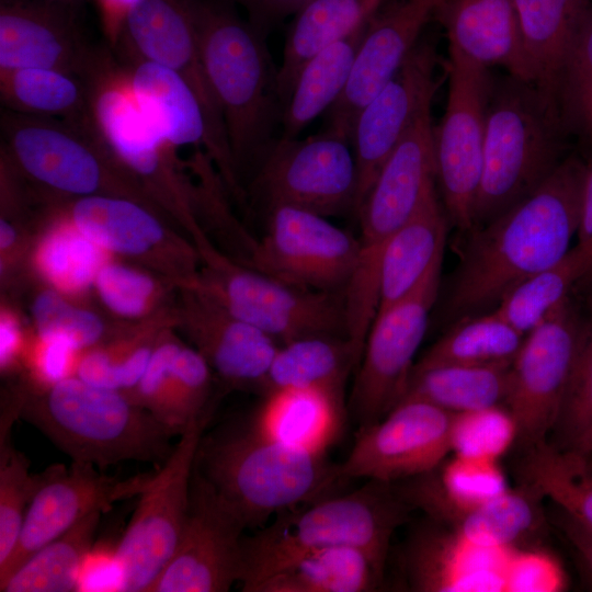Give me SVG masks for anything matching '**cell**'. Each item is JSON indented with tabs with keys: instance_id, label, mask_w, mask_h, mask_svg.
I'll return each instance as SVG.
<instances>
[{
	"instance_id": "6da1fadb",
	"label": "cell",
	"mask_w": 592,
	"mask_h": 592,
	"mask_svg": "<svg viewBox=\"0 0 592 592\" xmlns=\"http://www.w3.org/2000/svg\"><path fill=\"white\" fill-rule=\"evenodd\" d=\"M585 167L563 159L532 193L466 235L451 278L446 317L492 310L526 277L563 258L577 235Z\"/></svg>"
},
{
	"instance_id": "7a4b0ae2",
	"label": "cell",
	"mask_w": 592,
	"mask_h": 592,
	"mask_svg": "<svg viewBox=\"0 0 592 592\" xmlns=\"http://www.w3.org/2000/svg\"><path fill=\"white\" fill-rule=\"evenodd\" d=\"M196 37L221 110L235 168L260 162L275 140L283 104L266 36L227 0H192Z\"/></svg>"
},
{
	"instance_id": "3957f363",
	"label": "cell",
	"mask_w": 592,
	"mask_h": 592,
	"mask_svg": "<svg viewBox=\"0 0 592 592\" xmlns=\"http://www.w3.org/2000/svg\"><path fill=\"white\" fill-rule=\"evenodd\" d=\"M195 465L247 528L322 499L343 480L327 453L280 443L251 424L203 435Z\"/></svg>"
},
{
	"instance_id": "277c9868",
	"label": "cell",
	"mask_w": 592,
	"mask_h": 592,
	"mask_svg": "<svg viewBox=\"0 0 592 592\" xmlns=\"http://www.w3.org/2000/svg\"><path fill=\"white\" fill-rule=\"evenodd\" d=\"M410 510L394 483L367 480L352 492L282 512L243 537L242 591L253 592L295 559L329 547L361 548L385 567L391 536Z\"/></svg>"
},
{
	"instance_id": "5b68a950",
	"label": "cell",
	"mask_w": 592,
	"mask_h": 592,
	"mask_svg": "<svg viewBox=\"0 0 592 592\" xmlns=\"http://www.w3.org/2000/svg\"><path fill=\"white\" fill-rule=\"evenodd\" d=\"M20 419L72 462L100 470L127 460L162 465L178 435L123 392L77 376L52 384L41 396L22 397Z\"/></svg>"
},
{
	"instance_id": "8992f818",
	"label": "cell",
	"mask_w": 592,
	"mask_h": 592,
	"mask_svg": "<svg viewBox=\"0 0 592 592\" xmlns=\"http://www.w3.org/2000/svg\"><path fill=\"white\" fill-rule=\"evenodd\" d=\"M563 138L553 103L533 83L509 73L493 79L474 228L498 217L543 183L563 160Z\"/></svg>"
},
{
	"instance_id": "52a82bcc",
	"label": "cell",
	"mask_w": 592,
	"mask_h": 592,
	"mask_svg": "<svg viewBox=\"0 0 592 592\" xmlns=\"http://www.w3.org/2000/svg\"><path fill=\"white\" fill-rule=\"evenodd\" d=\"M0 130L2 157L52 191L78 197L138 196L139 191L99 137L91 118L77 123L3 109Z\"/></svg>"
},
{
	"instance_id": "ba28073f",
	"label": "cell",
	"mask_w": 592,
	"mask_h": 592,
	"mask_svg": "<svg viewBox=\"0 0 592 592\" xmlns=\"http://www.w3.org/2000/svg\"><path fill=\"white\" fill-rule=\"evenodd\" d=\"M428 100L389 155L356 215L361 234L358 262L345 289L348 301L358 308L377 304L383 250L435 191V158Z\"/></svg>"
},
{
	"instance_id": "9c48e42d",
	"label": "cell",
	"mask_w": 592,
	"mask_h": 592,
	"mask_svg": "<svg viewBox=\"0 0 592 592\" xmlns=\"http://www.w3.org/2000/svg\"><path fill=\"white\" fill-rule=\"evenodd\" d=\"M212 414L210 408L191 421L138 497L115 550L119 591L149 592L172 558L187 516L197 449Z\"/></svg>"
},
{
	"instance_id": "30bf717a",
	"label": "cell",
	"mask_w": 592,
	"mask_h": 592,
	"mask_svg": "<svg viewBox=\"0 0 592 592\" xmlns=\"http://www.w3.org/2000/svg\"><path fill=\"white\" fill-rule=\"evenodd\" d=\"M448 50L447 100L433 129L435 173L447 218L465 235L474 228L493 79L489 68Z\"/></svg>"
},
{
	"instance_id": "8fae6325",
	"label": "cell",
	"mask_w": 592,
	"mask_h": 592,
	"mask_svg": "<svg viewBox=\"0 0 592 592\" xmlns=\"http://www.w3.org/2000/svg\"><path fill=\"white\" fill-rule=\"evenodd\" d=\"M443 255L406 296L377 311L368 330L350 407L365 426L383 419L405 397L414 356L426 332L441 283Z\"/></svg>"
},
{
	"instance_id": "7c38bea8",
	"label": "cell",
	"mask_w": 592,
	"mask_h": 592,
	"mask_svg": "<svg viewBox=\"0 0 592 592\" xmlns=\"http://www.w3.org/2000/svg\"><path fill=\"white\" fill-rule=\"evenodd\" d=\"M257 192L269 208L289 205L325 217L355 213L357 168L350 139L323 130L275 139L260 162Z\"/></svg>"
},
{
	"instance_id": "4fadbf2b",
	"label": "cell",
	"mask_w": 592,
	"mask_h": 592,
	"mask_svg": "<svg viewBox=\"0 0 592 592\" xmlns=\"http://www.w3.org/2000/svg\"><path fill=\"white\" fill-rule=\"evenodd\" d=\"M582 315L571 297L525 335L508 375L502 407L525 448L549 441L563 401Z\"/></svg>"
},
{
	"instance_id": "5bb4252c",
	"label": "cell",
	"mask_w": 592,
	"mask_h": 592,
	"mask_svg": "<svg viewBox=\"0 0 592 592\" xmlns=\"http://www.w3.org/2000/svg\"><path fill=\"white\" fill-rule=\"evenodd\" d=\"M267 230L254 244V269L285 284L344 294L358 262L360 242L317 213L269 208Z\"/></svg>"
},
{
	"instance_id": "9a60e30c",
	"label": "cell",
	"mask_w": 592,
	"mask_h": 592,
	"mask_svg": "<svg viewBox=\"0 0 592 592\" xmlns=\"http://www.w3.org/2000/svg\"><path fill=\"white\" fill-rule=\"evenodd\" d=\"M203 289L280 344L310 335L349 337L342 293L295 287L224 262L216 264Z\"/></svg>"
},
{
	"instance_id": "2e32d148",
	"label": "cell",
	"mask_w": 592,
	"mask_h": 592,
	"mask_svg": "<svg viewBox=\"0 0 592 592\" xmlns=\"http://www.w3.org/2000/svg\"><path fill=\"white\" fill-rule=\"evenodd\" d=\"M246 525L194 464L186 521L149 592H226L240 582Z\"/></svg>"
},
{
	"instance_id": "e0dca14e",
	"label": "cell",
	"mask_w": 592,
	"mask_h": 592,
	"mask_svg": "<svg viewBox=\"0 0 592 592\" xmlns=\"http://www.w3.org/2000/svg\"><path fill=\"white\" fill-rule=\"evenodd\" d=\"M453 417L423 400H401L379 421L358 428L340 464L342 479L394 483L434 469L453 452Z\"/></svg>"
},
{
	"instance_id": "ac0fdd59",
	"label": "cell",
	"mask_w": 592,
	"mask_h": 592,
	"mask_svg": "<svg viewBox=\"0 0 592 592\" xmlns=\"http://www.w3.org/2000/svg\"><path fill=\"white\" fill-rule=\"evenodd\" d=\"M115 47L163 65L185 80L206 115L212 141L209 156L235 185L236 168L221 110L201 58L192 0H141L128 15Z\"/></svg>"
},
{
	"instance_id": "d6986e66",
	"label": "cell",
	"mask_w": 592,
	"mask_h": 592,
	"mask_svg": "<svg viewBox=\"0 0 592 592\" xmlns=\"http://www.w3.org/2000/svg\"><path fill=\"white\" fill-rule=\"evenodd\" d=\"M47 469V478L27 508L15 549L0 570V579L90 514L104 513L118 501L139 497L155 474L124 479L79 462H72L69 468L56 464Z\"/></svg>"
},
{
	"instance_id": "ffe728a7",
	"label": "cell",
	"mask_w": 592,
	"mask_h": 592,
	"mask_svg": "<svg viewBox=\"0 0 592 592\" xmlns=\"http://www.w3.org/2000/svg\"><path fill=\"white\" fill-rule=\"evenodd\" d=\"M445 0H398L367 22L345 88L327 111L328 132L351 141L362 109L395 77Z\"/></svg>"
},
{
	"instance_id": "44dd1931",
	"label": "cell",
	"mask_w": 592,
	"mask_h": 592,
	"mask_svg": "<svg viewBox=\"0 0 592 592\" xmlns=\"http://www.w3.org/2000/svg\"><path fill=\"white\" fill-rule=\"evenodd\" d=\"M435 65L433 47L418 44L395 77L357 115L351 136L357 168L355 214L422 105L433 99Z\"/></svg>"
},
{
	"instance_id": "7402d4cb",
	"label": "cell",
	"mask_w": 592,
	"mask_h": 592,
	"mask_svg": "<svg viewBox=\"0 0 592 592\" xmlns=\"http://www.w3.org/2000/svg\"><path fill=\"white\" fill-rule=\"evenodd\" d=\"M75 10L46 0L0 1V71L52 68L86 77L95 54Z\"/></svg>"
},
{
	"instance_id": "603a6c76",
	"label": "cell",
	"mask_w": 592,
	"mask_h": 592,
	"mask_svg": "<svg viewBox=\"0 0 592 592\" xmlns=\"http://www.w3.org/2000/svg\"><path fill=\"white\" fill-rule=\"evenodd\" d=\"M190 314L197 351L209 366L232 387L263 394L280 343L232 316L203 289L193 301Z\"/></svg>"
},
{
	"instance_id": "cb8c5ba5",
	"label": "cell",
	"mask_w": 592,
	"mask_h": 592,
	"mask_svg": "<svg viewBox=\"0 0 592 592\" xmlns=\"http://www.w3.org/2000/svg\"><path fill=\"white\" fill-rule=\"evenodd\" d=\"M119 61L141 112L173 147L212 141L204 110L185 80L170 68L122 48H111Z\"/></svg>"
},
{
	"instance_id": "d4e9b609",
	"label": "cell",
	"mask_w": 592,
	"mask_h": 592,
	"mask_svg": "<svg viewBox=\"0 0 592 592\" xmlns=\"http://www.w3.org/2000/svg\"><path fill=\"white\" fill-rule=\"evenodd\" d=\"M437 13L448 47L530 82L514 0H445Z\"/></svg>"
},
{
	"instance_id": "484cf974",
	"label": "cell",
	"mask_w": 592,
	"mask_h": 592,
	"mask_svg": "<svg viewBox=\"0 0 592 592\" xmlns=\"http://www.w3.org/2000/svg\"><path fill=\"white\" fill-rule=\"evenodd\" d=\"M343 418V400L325 390L282 388L264 395L251 425L288 446L327 453L339 439Z\"/></svg>"
},
{
	"instance_id": "4316f807",
	"label": "cell",
	"mask_w": 592,
	"mask_h": 592,
	"mask_svg": "<svg viewBox=\"0 0 592 592\" xmlns=\"http://www.w3.org/2000/svg\"><path fill=\"white\" fill-rule=\"evenodd\" d=\"M447 215L436 192L386 242L379 271L378 310L410 293L444 254Z\"/></svg>"
},
{
	"instance_id": "83f0119b",
	"label": "cell",
	"mask_w": 592,
	"mask_h": 592,
	"mask_svg": "<svg viewBox=\"0 0 592 592\" xmlns=\"http://www.w3.org/2000/svg\"><path fill=\"white\" fill-rule=\"evenodd\" d=\"M528 81L554 105L556 81L591 0H514Z\"/></svg>"
},
{
	"instance_id": "f1b7e54d",
	"label": "cell",
	"mask_w": 592,
	"mask_h": 592,
	"mask_svg": "<svg viewBox=\"0 0 592 592\" xmlns=\"http://www.w3.org/2000/svg\"><path fill=\"white\" fill-rule=\"evenodd\" d=\"M388 0H315L300 10L285 36L277 91L286 105L304 65L320 49L366 25Z\"/></svg>"
},
{
	"instance_id": "f546056e",
	"label": "cell",
	"mask_w": 592,
	"mask_h": 592,
	"mask_svg": "<svg viewBox=\"0 0 592 592\" xmlns=\"http://www.w3.org/2000/svg\"><path fill=\"white\" fill-rule=\"evenodd\" d=\"M361 357L358 346L342 335H310L280 344L262 395L282 388H316L343 400L345 382Z\"/></svg>"
},
{
	"instance_id": "4dcf8cb0",
	"label": "cell",
	"mask_w": 592,
	"mask_h": 592,
	"mask_svg": "<svg viewBox=\"0 0 592 592\" xmlns=\"http://www.w3.org/2000/svg\"><path fill=\"white\" fill-rule=\"evenodd\" d=\"M383 572L384 567L361 548L329 547L295 559L253 592H367L378 587Z\"/></svg>"
},
{
	"instance_id": "1f68e13d",
	"label": "cell",
	"mask_w": 592,
	"mask_h": 592,
	"mask_svg": "<svg viewBox=\"0 0 592 592\" xmlns=\"http://www.w3.org/2000/svg\"><path fill=\"white\" fill-rule=\"evenodd\" d=\"M365 27L325 46L304 65L283 111L281 137L297 138L338 100L349 80Z\"/></svg>"
},
{
	"instance_id": "d6a6232c",
	"label": "cell",
	"mask_w": 592,
	"mask_h": 592,
	"mask_svg": "<svg viewBox=\"0 0 592 592\" xmlns=\"http://www.w3.org/2000/svg\"><path fill=\"white\" fill-rule=\"evenodd\" d=\"M4 110L83 123L90 119V92L83 77L52 68L0 71Z\"/></svg>"
},
{
	"instance_id": "836d02e7",
	"label": "cell",
	"mask_w": 592,
	"mask_h": 592,
	"mask_svg": "<svg viewBox=\"0 0 592 592\" xmlns=\"http://www.w3.org/2000/svg\"><path fill=\"white\" fill-rule=\"evenodd\" d=\"M70 214L75 227L102 249L139 254L157 244L163 235L160 223L147 208L126 196L77 197Z\"/></svg>"
},
{
	"instance_id": "e575fe53",
	"label": "cell",
	"mask_w": 592,
	"mask_h": 592,
	"mask_svg": "<svg viewBox=\"0 0 592 592\" xmlns=\"http://www.w3.org/2000/svg\"><path fill=\"white\" fill-rule=\"evenodd\" d=\"M510 366L442 365L412 371L403 399L423 400L453 413L502 406Z\"/></svg>"
},
{
	"instance_id": "d590c367",
	"label": "cell",
	"mask_w": 592,
	"mask_h": 592,
	"mask_svg": "<svg viewBox=\"0 0 592 592\" xmlns=\"http://www.w3.org/2000/svg\"><path fill=\"white\" fill-rule=\"evenodd\" d=\"M591 273V260L576 244L558 262L511 288L492 310L526 335L570 298L573 287L590 281Z\"/></svg>"
},
{
	"instance_id": "8d00e7d4",
	"label": "cell",
	"mask_w": 592,
	"mask_h": 592,
	"mask_svg": "<svg viewBox=\"0 0 592 592\" xmlns=\"http://www.w3.org/2000/svg\"><path fill=\"white\" fill-rule=\"evenodd\" d=\"M525 449L521 464L525 485L592 528V454L561 449L549 441Z\"/></svg>"
},
{
	"instance_id": "74e56055",
	"label": "cell",
	"mask_w": 592,
	"mask_h": 592,
	"mask_svg": "<svg viewBox=\"0 0 592 592\" xmlns=\"http://www.w3.org/2000/svg\"><path fill=\"white\" fill-rule=\"evenodd\" d=\"M102 512H94L29 556L4 578L1 592H70L90 553Z\"/></svg>"
},
{
	"instance_id": "f35d334b",
	"label": "cell",
	"mask_w": 592,
	"mask_h": 592,
	"mask_svg": "<svg viewBox=\"0 0 592 592\" xmlns=\"http://www.w3.org/2000/svg\"><path fill=\"white\" fill-rule=\"evenodd\" d=\"M456 322L422 355L412 371L442 365L512 364L525 339L494 310Z\"/></svg>"
},
{
	"instance_id": "ab89813d",
	"label": "cell",
	"mask_w": 592,
	"mask_h": 592,
	"mask_svg": "<svg viewBox=\"0 0 592 592\" xmlns=\"http://www.w3.org/2000/svg\"><path fill=\"white\" fill-rule=\"evenodd\" d=\"M543 498L527 485L508 489L496 498L458 515L451 530L466 543L485 548H509L534 533L542 521Z\"/></svg>"
},
{
	"instance_id": "60d3db41",
	"label": "cell",
	"mask_w": 592,
	"mask_h": 592,
	"mask_svg": "<svg viewBox=\"0 0 592 592\" xmlns=\"http://www.w3.org/2000/svg\"><path fill=\"white\" fill-rule=\"evenodd\" d=\"M19 414L3 407L0 417V570L10 560L23 526L27 508L45 482L48 469L30 473V460L12 442Z\"/></svg>"
},
{
	"instance_id": "b9f144b4",
	"label": "cell",
	"mask_w": 592,
	"mask_h": 592,
	"mask_svg": "<svg viewBox=\"0 0 592 592\" xmlns=\"http://www.w3.org/2000/svg\"><path fill=\"white\" fill-rule=\"evenodd\" d=\"M553 102L565 137H592V3L558 75Z\"/></svg>"
},
{
	"instance_id": "7bdbcfd3",
	"label": "cell",
	"mask_w": 592,
	"mask_h": 592,
	"mask_svg": "<svg viewBox=\"0 0 592 592\" xmlns=\"http://www.w3.org/2000/svg\"><path fill=\"white\" fill-rule=\"evenodd\" d=\"M592 431V309L582 316L577 349L561 405L549 441L561 449L573 448Z\"/></svg>"
},
{
	"instance_id": "ee69618b",
	"label": "cell",
	"mask_w": 592,
	"mask_h": 592,
	"mask_svg": "<svg viewBox=\"0 0 592 592\" xmlns=\"http://www.w3.org/2000/svg\"><path fill=\"white\" fill-rule=\"evenodd\" d=\"M42 270L59 287H87L103 264L101 247L82 235L76 227L61 228L49 236L39 251Z\"/></svg>"
},
{
	"instance_id": "f6af8a7d",
	"label": "cell",
	"mask_w": 592,
	"mask_h": 592,
	"mask_svg": "<svg viewBox=\"0 0 592 592\" xmlns=\"http://www.w3.org/2000/svg\"><path fill=\"white\" fill-rule=\"evenodd\" d=\"M516 441V428L502 407L454 413L452 449L455 454L499 459Z\"/></svg>"
},
{
	"instance_id": "bcb514c9",
	"label": "cell",
	"mask_w": 592,
	"mask_h": 592,
	"mask_svg": "<svg viewBox=\"0 0 592 592\" xmlns=\"http://www.w3.org/2000/svg\"><path fill=\"white\" fill-rule=\"evenodd\" d=\"M153 349L147 343L128 342L87 351L78 362L76 376L98 387L127 391L141 378Z\"/></svg>"
},
{
	"instance_id": "7dc6e473",
	"label": "cell",
	"mask_w": 592,
	"mask_h": 592,
	"mask_svg": "<svg viewBox=\"0 0 592 592\" xmlns=\"http://www.w3.org/2000/svg\"><path fill=\"white\" fill-rule=\"evenodd\" d=\"M33 315L43 341L61 342L73 351L94 345L103 333L95 315L71 306L52 291L38 295Z\"/></svg>"
},
{
	"instance_id": "c3c4849f",
	"label": "cell",
	"mask_w": 592,
	"mask_h": 592,
	"mask_svg": "<svg viewBox=\"0 0 592 592\" xmlns=\"http://www.w3.org/2000/svg\"><path fill=\"white\" fill-rule=\"evenodd\" d=\"M181 346L173 341L156 345L139 382L132 389L123 392L178 435L184 429L177 412L171 367Z\"/></svg>"
},
{
	"instance_id": "681fc988",
	"label": "cell",
	"mask_w": 592,
	"mask_h": 592,
	"mask_svg": "<svg viewBox=\"0 0 592 592\" xmlns=\"http://www.w3.org/2000/svg\"><path fill=\"white\" fill-rule=\"evenodd\" d=\"M94 282L105 305L126 317L143 314L155 289L147 275L114 264L103 265Z\"/></svg>"
},
{
	"instance_id": "f907efd6",
	"label": "cell",
	"mask_w": 592,
	"mask_h": 592,
	"mask_svg": "<svg viewBox=\"0 0 592 592\" xmlns=\"http://www.w3.org/2000/svg\"><path fill=\"white\" fill-rule=\"evenodd\" d=\"M239 4L248 14V21L262 34L289 15H296L315 0H227Z\"/></svg>"
},
{
	"instance_id": "816d5d0a",
	"label": "cell",
	"mask_w": 592,
	"mask_h": 592,
	"mask_svg": "<svg viewBox=\"0 0 592 592\" xmlns=\"http://www.w3.org/2000/svg\"><path fill=\"white\" fill-rule=\"evenodd\" d=\"M556 524L578 554L589 580L592 582V528L561 509L557 512Z\"/></svg>"
},
{
	"instance_id": "f5cc1de1",
	"label": "cell",
	"mask_w": 592,
	"mask_h": 592,
	"mask_svg": "<svg viewBox=\"0 0 592 592\" xmlns=\"http://www.w3.org/2000/svg\"><path fill=\"white\" fill-rule=\"evenodd\" d=\"M140 1L141 0H94L100 16L102 32L109 43V47H115L128 15Z\"/></svg>"
},
{
	"instance_id": "db71d44e",
	"label": "cell",
	"mask_w": 592,
	"mask_h": 592,
	"mask_svg": "<svg viewBox=\"0 0 592 592\" xmlns=\"http://www.w3.org/2000/svg\"><path fill=\"white\" fill-rule=\"evenodd\" d=\"M577 236V246L592 263V163L585 167L583 177ZM590 281H592V273Z\"/></svg>"
},
{
	"instance_id": "11a10c76",
	"label": "cell",
	"mask_w": 592,
	"mask_h": 592,
	"mask_svg": "<svg viewBox=\"0 0 592 592\" xmlns=\"http://www.w3.org/2000/svg\"><path fill=\"white\" fill-rule=\"evenodd\" d=\"M44 348L39 357V366L44 376L52 383L68 377L70 354L68 345L57 341H43Z\"/></svg>"
},
{
	"instance_id": "9f6ffc18",
	"label": "cell",
	"mask_w": 592,
	"mask_h": 592,
	"mask_svg": "<svg viewBox=\"0 0 592 592\" xmlns=\"http://www.w3.org/2000/svg\"><path fill=\"white\" fill-rule=\"evenodd\" d=\"M19 343V329L15 321L2 315L0 322V358L1 365L11 361Z\"/></svg>"
},
{
	"instance_id": "6f0895ef",
	"label": "cell",
	"mask_w": 592,
	"mask_h": 592,
	"mask_svg": "<svg viewBox=\"0 0 592 592\" xmlns=\"http://www.w3.org/2000/svg\"><path fill=\"white\" fill-rule=\"evenodd\" d=\"M15 239V231L14 228L10 223H8L4 219H1L0 221V243L1 248H8L10 247Z\"/></svg>"
},
{
	"instance_id": "680465c9",
	"label": "cell",
	"mask_w": 592,
	"mask_h": 592,
	"mask_svg": "<svg viewBox=\"0 0 592 592\" xmlns=\"http://www.w3.org/2000/svg\"><path fill=\"white\" fill-rule=\"evenodd\" d=\"M573 448L592 454V431L583 436Z\"/></svg>"
},
{
	"instance_id": "91938a15",
	"label": "cell",
	"mask_w": 592,
	"mask_h": 592,
	"mask_svg": "<svg viewBox=\"0 0 592 592\" xmlns=\"http://www.w3.org/2000/svg\"><path fill=\"white\" fill-rule=\"evenodd\" d=\"M50 3L61 5L71 10H75V8L82 1V0H46Z\"/></svg>"
}]
</instances>
